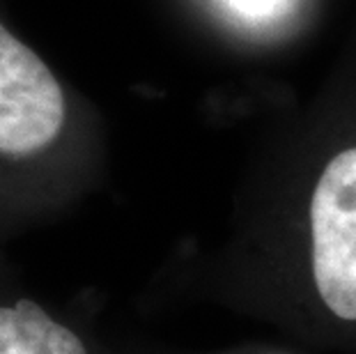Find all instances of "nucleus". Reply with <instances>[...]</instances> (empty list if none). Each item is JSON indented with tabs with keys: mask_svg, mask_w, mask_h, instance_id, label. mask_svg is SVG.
Returning a JSON list of instances; mask_svg holds the SVG:
<instances>
[{
	"mask_svg": "<svg viewBox=\"0 0 356 354\" xmlns=\"http://www.w3.org/2000/svg\"><path fill=\"white\" fill-rule=\"evenodd\" d=\"M70 106L44 60L0 26V159L33 163L60 145Z\"/></svg>",
	"mask_w": 356,
	"mask_h": 354,
	"instance_id": "nucleus-2",
	"label": "nucleus"
},
{
	"mask_svg": "<svg viewBox=\"0 0 356 354\" xmlns=\"http://www.w3.org/2000/svg\"><path fill=\"white\" fill-rule=\"evenodd\" d=\"M230 5L234 10H239L241 14H248V17L262 19L269 17L278 10L280 0H230Z\"/></svg>",
	"mask_w": 356,
	"mask_h": 354,
	"instance_id": "nucleus-5",
	"label": "nucleus"
},
{
	"mask_svg": "<svg viewBox=\"0 0 356 354\" xmlns=\"http://www.w3.org/2000/svg\"><path fill=\"white\" fill-rule=\"evenodd\" d=\"M195 297L308 348L356 354V140L195 260Z\"/></svg>",
	"mask_w": 356,
	"mask_h": 354,
	"instance_id": "nucleus-1",
	"label": "nucleus"
},
{
	"mask_svg": "<svg viewBox=\"0 0 356 354\" xmlns=\"http://www.w3.org/2000/svg\"><path fill=\"white\" fill-rule=\"evenodd\" d=\"M202 354H301V352L292 350V348H285V345H278V343L255 341V343H239V345H232V348L202 352Z\"/></svg>",
	"mask_w": 356,
	"mask_h": 354,
	"instance_id": "nucleus-4",
	"label": "nucleus"
},
{
	"mask_svg": "<svg viewBox=\"0 0 356 354\" xmlns=\"http://www.w3.org/2000/svg\"><path fill=\"white\" fill-rule=\"evenodd\" d=\"M0 354H120L81 313L51 306L0 272Z\"/></svg>",
	"mask_w": 356,
	"mask_h": 354,
	"instance_id": "nucleus-3",
	"label": "nucleus"
},
{
	"mask_svg": "<svg viewBox=\"0 0 356 354\" xmlns=\"http://www.w3.org/2000/svg\"><path fill=\"white\" fill-rule=\"evenodd\" d=\"M0 272H5V269H3V265H0Z\"/></svg>",
	"mask_w": 356,
	"mask_h": 354,
	"instance_id": "nucleus-7",
	"label": "nucleus"
},
{
	"mask_svg": "<svg viewBox=\"0 0 356 354\" xmlns=\"http://www.w3.org/2000/svg\"><path fill=\"white\" fill-rule=\"evenodd\" d=\"M120 354H170V352H145V350H120Z\"/></svg>",
	"mask_w": 356,
	"mask_h": 354,
	"instance_id": "nucleus-6",
	"label": "nucleus"
}]
</instances>
